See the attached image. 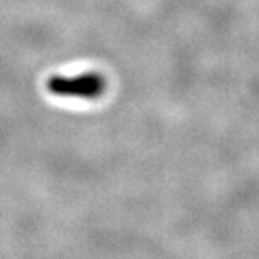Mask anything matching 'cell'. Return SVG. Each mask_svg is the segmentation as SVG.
I'll return each instance as SVG.
<instances>
[{"mask_svg": "<svg viewBox=\"0 0 259 259\" xmlns=\"http://www.w3.org/2000/svg\"><path fill=\"white\" fill-rule=\"evenodd\" d=\"M48 90L56 96L98 100L106 90V79L100 72H84L77 76H51Z\"/></svg>", "mask_w": 259, "mask_h": 259, "instance_id": "6da1fadb", "label": "cell"}]
</instances>
